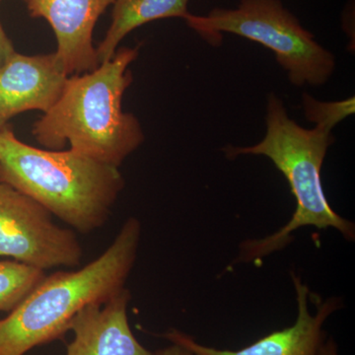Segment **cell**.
I'll return each mask as SVG.
<instances>
[{
	"label": "cell",
	"instance_id": "1",
	"mask_svg": "<svg viewBox=\"0 0 355 355\" xmlns=\"http://www.w3.org/2000/svg\"><path fill=\"white\" fill-rule=\"evenodd\" d=\"M137 55L139 48L119 49L93 71L69 77L58 101L34 123L35 139L50 150L69 142L76 153L120 167L144 141L139 120L121 107Z\"/></svg>",
	"mask_w": 355,
	"mask_h": 355
},
{
	"label": "cell",
	"instance_id": "2",
	"mask_svg": "<svg viewBox=\"0 0 355 355\" xmlns=\"http://www.w3.org/2000/svg\"><path fill=\"white\" fill-rule=\"evenodd\" d=\"M141 224L130 217L111 245L78 270L46 275L8 316L0 319V355H24L64 338L84 308L127 288L139 254Z\"/></svg>",
	"mask_w": 355,
	"mask_h": 355
},
{
	"label": "cell",
	"instance_id": "3",
	"mask_svg": "<svg viewBox=\"0 0 355 355\" xmlns=\"http://www.w3.org/2000/svg\"><path fill=\"white\" fill-rule=\"evenodd\" d=\"M265 137L252 146H227L226 157L265 156L286 177L296 209L291 220L272 235L248 239L240 245L234 263H251L282 251L289 245L292 233L312 226L320 230L333 228L347 241H354V222L331 209L322 184L321 171L329 148L335 141L331 132L315 127L308 130L292 120L284 101L275 93L268 96Z\"/></svg>",
	"mask_w": 355,
	"mask_h": 355
},
{
	"label": "cell",
	"instance_id": "4",
	"mask_svg": "<svg viewBox=\"0 0 355 355\" xmlns=\"http://www.w3.org/2000/svg\"><path fill=\"white\" fill-rule=\"evenodd\" d=\"M0 177L83 234L106 224L125 187L119 168L72 149L33 147L6 127L0 130Z\"/></svg>",
	"mask_w": 355,
	"mask_h": 355
},
{
	"label": "cell",
	"instance_id": "5",
	"mask_svg": "<svg viewBox=\"0 0 355 355\" xmlns=\"http://www.w3.org/2000/svg\"><path fill=\"white\" fill-rule=\"evenodd\" d=\"M187 25L218 46L222 33L261 44L275 53L296 87H320L336 70V57L318 43L282 0H241L235 8L212 9L207 15L184 16Z\"/></svg>",
	"mask_w": 355,
	"mask_h": 355
},
{
	"label": "cell",
	"instance_id": "6",
	"mask_svg": "<svg viewBox=\"0 0 355 355\" xmlns=\"http://www.w3.org/2000/svg\"><path fill=\"white\" fill-rule=\"evenodd\" d=\"M0 257L46 270L78 266L83 249L72 229L0 177Z\"/></svg>",
	"mask_w": 355,
	"mask_h": 355
},
{
	"label": "cell",
	"instance_id": "7",
	"mask_svg": "<svg viewBox=\"0 0 355 355\" xmlns=\"http://www.w3.org/2000/svg\"><path fill=\"white\" fill-rule=\"evenodd\" d=\"M297 317L291 327L273 331L241 349H219L198 343L193 336L177 329H170L160 336L169 343H178L196 355H320L327 340L324 324L343 308V300L338 297L322 299L313 293L316 304L315 313L309 310V287L296 275H292Z\"/></svg>",
	"mask_w": 355,
	"mask_h": 355
},
{
	"label": "cell",
	"instance_id": "8",
	"mask_svg": "<svg viewBox=\"0 0 355 355\" xmlns=\"http://www.w3.org/2000/svg\"><path fill=\"white\" fill-rule=\"evenodd\" d=\"M57 53L25 55L14 53L0 67V130L16 114L49 111L67 83Z\"/></svg>",
	"mask_w": 355,
	"mask_h": 355
},
{
	"label": "cell",
	"instance_id": "9",
	"mask_svg": "<svg viewBox=\"0 0 355 355\" xmlns=\"http://www.w3.org/2000/svg\"><path fill=\"white\" fill-rule=\"evenodd\" d=\"M116 0H28L34 18H44L55 33L60 58L67 76L90 72L100 65L93 31L100 16Z\"/></svg>",
	"mask_w": 355,
	"mask_h": 355
},
{
	"label": "cell",
	"instance_id": "10",
	"mask_svg": "<svg viewBox=\"0 0 355 355\" xmlns=\"http://www.w3.org/2000/svg\"><path fill=\"white\" fill-rule=\"evenodd\" d=\"M130 291L125 288L107 302L81 310L70 324L74 336L67 345V355H153L130 328Z\"/></svg>",
	"mask_w": 355,
	"mask_h": 355
},
{
	"label": "cell",
	"instance_id": "11",
	"mask_svg": "<svg viewBox=\"0 0 355 355\" xmlns=\"http://www.w3.org/2000/svg\"><path fill=\"white\" fill-rule=\"evenodd\" d=\"M191 0H116L114 3L112 22L108 32L97 51L100 64L111 60L118 50L119 44L133 30L164 18L188 15Z\"/></svg>",
	"mask_w": 355,
	"mask_h": 355
},
{
	"label": "cell",
	"instance_id": "12",
	"mask_svg": "<svg viewBox=\"0 0 355 355\" xmlns=\"http://www.w3.org/2000/svg\"><path fill=\"white\" fill-rule=\"evenodd\" d=\"M46 275L44 270L21 261H0V313L15 309Z\"/></svg>",
	"mask_w": 355,
	"mask_h": 355
},
{
	"label": "cell",
	"instance_id": "13",
	"mask_svg": "<svg viewBox=\"0 0 355 355\" xmlns=\"http://www.w3.org/2000/svg\"><path fill=\"white\" fill-rule=\"evenodd\" d=\"M302 106L306 119L314 123L315 127L331 132L334 128L347 116L354 114V97L343 101H318L312 96L304 93Z\"/></svg>",
	"mask_w": 355,
	"mask_h": 355
},
{
	"label": "cell",
	"instance_id": "14",
	"mask_svg": "<svg viewBox=\"0 0 355 355\" xmlns=\"http://www.w3.org/2000/svg\"><path fill=\"white\" fill-rule=\"evenodd\" d=\"M15 53L12 42L7 36L0 22V67Z\"/></svg>",
	"mask_w": 355,
	"mask_h": 355
},
{
	"label": "cell",
	"instance_id": "15",
	"mask_svg": "<svg viewBox=\"0 0 355 355\" xmlns=\"http://www.w3.org/2000/svg\"><path fill=\"white\" fill-rule=\"evenodd\" d=\"M153 355H196L190 349H186L183 345L170 343L167 347H162L153 352Z\"/></svg>",
	"mask_w": 355,
	"mask_h": 355
},
{
	"label": "cell",
	"instance_id": "16",
	"mask_svg": "<svg viewBox=\"0 0 355 355\" xmlns=\"http://www.w3.org/2000/svg\"><path fill=\"white\" fill-rule=\"evenodd\" d=\"M320 355H340L338 354V345L333 338H327L322 347L321 354Z\"/></svg>",
	"mask_w": 355,
	"mask_h": 355
},
{
	"label": "cell",
	"instance_id": "17",
	"mask_svg": "<svg viewBox=\"0 0 355 355\" xmlns=\"http://www.w3.org/2000/svg\"><path fill=\"white\" fill-rule=\"evenodd\" d=\"M24 1L27 2V1H28V0H24Z\"/></svg>",
	"mask_w": 355,
	"mask_h": 355
},
{
	"label": "cell",
	"instance_id": "18",
	"mask_svg": "<svg viewBox=\"0 0 355 355\" xmlns=\"http://www.w3.org/2000/svg\"><path fill=\"white\" fill-rule=\"evenodd\" d=\"M1 1H2V0H0V2H1Z\"/></svg>",
	"mask_w": 355,
	"mask_h": 355
}]
</instances>
